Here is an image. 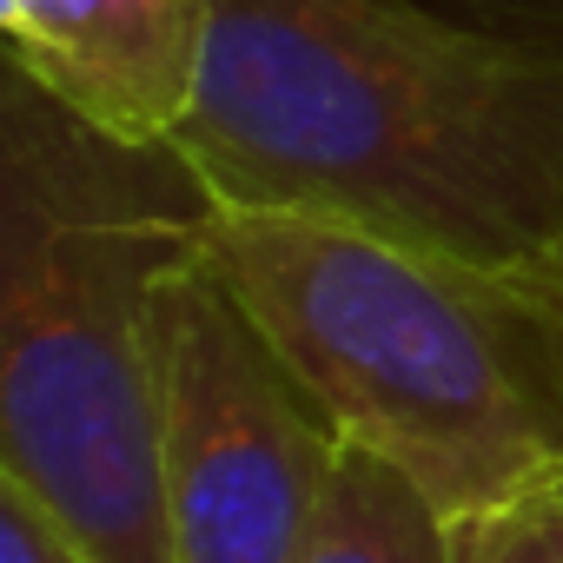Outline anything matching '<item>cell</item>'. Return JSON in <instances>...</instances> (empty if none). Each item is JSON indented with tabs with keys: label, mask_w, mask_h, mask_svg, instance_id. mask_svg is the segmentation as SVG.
Instances as JSON below:
<instances>
[{
	"label": "cell",
	"mask_w": 563,
	"mask_h": 563,
	"mask_svg": "<svg viewBox=\"0 0 563 563\" xmlns=\"http://www.w3.org/2000/svg\"><path fill=\"white\" fill-rule=\"evenodd\" d=\"M179 159L306 212L563 292V47L431 0H212Z\"/></svg>",
	"instance_id": "1"
},
{
	"label": "cell",
	"mask_w": 563,
	"mask_h": 563,
	"mask_svg": "<svg viewBox=\"0 0 563 563\" xmlns=\"http://www.w3.org/2000/svg\"><path fill=\"white\" fill-rule=\"evenodd\" d=\"M212 192L179 146L107 140L8 67L0 100V477L100 563H173L153 286Z\"/></svg>",
	"instance_id": "2"
},
{
	"label": "cell",
	"mask_w": 563,
	"mask_h": 563,
	"mask_svg": "<svg viewBox=\"0 0 563 563\" xmlns=\"http://www.w3.org/2000/svg\"><path fill=\"white\" fill-rule=\"evenodd\" d=\"M199 258L345 444L471 517L563 477V292L358 225L212 199Z\"/></svg>",
	"instance_id": "3"
},
{
	"label": "cell",
	"mask_w": 563,
	"mask_h": 563,
	"mask_svg": "<svg viewBox=\"0 0 563 563\" xmlns=\"http://www.w3.org/2000/svg\"><path fill=\"white\" fill-rule=\"evenodd\" d=\"M153 372L173 563H292L345 438L199 245L153 286Z\"/></svg>",
	"instance_id": "4"
},
{
	"label": "cell",
	"mask_w": 563,
	"mask_h": 563,
	"mask_svg": "<svg viewBox=\"0 0 563 563\" xmlns=\"http://www.w3.org/2000/svg\"><path fill=\"white\" fill-rule=\"evenodd\" d=\"M8 67L107 140L173 146L206 74L212 0H0Z\"/></svg>",
	"instance_id": "5"
},
{
	"label": "cell",
	"mask_w": 563,
	"mask_h": 563,
	"mask_svg": "<svg viewBox=\"0 0 563 563\" xmlns=\"http://www.w3.org/2000/svg\"><path fill=\"white\" fill-rule=\"evenodd\" d=\"M444 537L451 523L411 477L345 444L332 490L312 517V537L292 563H444Z\"/></svg>",
	"instance_id": "6"
},
{
	"label": "cell",
	"mask_w": 563,
	"mask_h": 563,
	"mask_svg": "<svg viewBox=\"0 0 563 563\" xmlns=\"http://www.w3.org/2000/svg\"><path fill=\"white\" fill-rule=\"evenodd\" d=\"M444 563H563V477L451 517Z\"/></svg>",
	"instance_id": "7"
},
{
	"label": "cell",
	"mask_w": 563,
	"mask_h": 563,
	"mask_svg": "<svg viewBox=\"0 0 563 563\" xmlns=\"http://www.w3.org/2000/svg\"><path fill=\"white\" fill-rule=\"evenodd\" d=\"M0 563H100V556L27 484L0 477Z\"/></svg>",
	"instance_id": "8"
},
{
	"label": "cell",
	"mask_w": 563,
	"mask_h": 563,
	"mask_svg": "<svg viewBox=\"0 0 563 563\" xmlns=\"http://www.w3.org/2000/svg\"><path fill=\"white\" fill-rule=\"evenodd\" d=\"M477 8L471 21L510 41H537V47H563V0H464Z\"/></svg>",
	"instance_id": "9"
}]
</instances>
